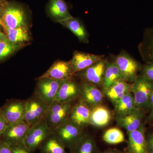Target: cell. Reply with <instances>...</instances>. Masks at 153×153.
Wrapping results in <instances>:
<instances>
[{
    "mask_svg": "<svg viewBox=\"0 0 153 153\" xmlns=\"http://www.w3.org/2000/svg\"><path fill=\"white\" fill-rule=\"evenodd\" d=\"M47 10L49 16L59 22L72 17L64 0H49Z\"/></svg>",
    "mask_w": 153,
    "mask_h": 153,
    "instance_id": "obj_18",
    "label": "cell"
},
{
    "mask_svg": "<svg viewBox=\"0 0 153 153\" xmlns=\"http://www.w3.org/2000/svg\"><path fill=\"white\" fill-rule=\"evenodd\" d=\"M82 128L68 120L53 131V134L65 148L73 149L84 135Z\"/></svg>",
    "mask_w": 153,
    "mask_h": 153,
    "instance_id": "obj_4",
    "label": "cell"
},
{
    "mask_svg": "<svg viewBox=\"0 0 153 153\" xmlns=\"http://www.w3.org/2000/svg\"><path fill=\"white\" fill-rule=\"evenodd\" d=\"M114 63L119 69L123 78L126 82H134L140 66L137 62L129 55L121 54L116 58Z\"/></svg>",
    "mask_w": 153,
    "mask_h": 153,
    "instance_id": "obj_10",
    "label": "cell"
},
{
    "mask_svg": "<svg viewBox=\"0 0 153 153\" xmlns=\"http://www.w3.org/2000/svg\"><path fill=\"white\" fill-rule=\"evenodd\" d=\"M91 110L90 107L80 100L71 109L69 119L73 123L82 128L90 124Z\"/></svg>",
    "mask_w": 153,
    "mask_h": 153,
    "instance_id": "obj_16",
    "label": "cell"
},
{
    "mask_svg": "<svg viewBox=\"0 0 153 153\" xmlns=\"http://www.w3.org/2000/svg\"><path fill=\"white\" fill-rule=\"evenodd\" d=\"M81 100L89 107H94L99 105L102 101L103 95L101 91L88 82H85L81 87Z\"/></svg>",
    "mask_w": 153,
    "mask_h": 153,
    "instance_id": "obj_17",
    "label": "cell"
},
{
    "mask_svg": "<svg viewBox=\"0 0 153 153\" xmlns=\"http://www.w3.org/2000/svg\"><path fill=\"white\" fill-rule=\"evenodd\" d=\"M106 62L101 60L82 70L80 76L88 83L94 85L102 84Z\"/></svg>",
    "mask_w": 153,
    "mask_h": 153,
    "instance_id": "obj_15",
    "label": "cell"
},
{
    "mask_svg": "<svg viewBox=\"0 0 153 153\" xmlns=\"http://www.w3.org/2000/svg\"><path fill=\"white\" fill-rule=\"evenodd\" d=\"M115 111L117 116L129 114L137 109L135 105L133 95L129 93L114 103Z\"/></svg>",
    "mask_w": 153,
    "mask_h": 153,
    "instance_id": "obj_23",
    "label": "cell"
},
{
    "mask_svg": "<svg viewBox=\"0 0 153 153\" xmlns=\"http://www.w3.org/2000/svg\"><path fill=\"white\" fill-rule=\"evenodd\" d=\"M6 35L11 42L15 44H23L30 40V36L27 27L11 29L4 27Z\"/></svg>",
    "mask_w": 153,
    "mask_h": 153,
    "instance_id": "obj_24",
    "label": "cell"
},
{
    "mask_svg": "<svg viewBox=\"0 0 153 153\" xmlns=\"http://www.w3.org/2000/svg\"><path fill=\"white\" fill-rule=\"evenodd\" d=\"M49 107L35 93L26 100L24 121L30 128L45 121Z\"/></svg>",
    "mask_w": 153,
    "mask_h": 153,
    "instance_id": "obj_2",
    "label": "cell"
},
{
    "mask_svg": "<svg viewBox=\"0 0 153 153\" xmlns=\"http://www.w3.org/2000/svg\"><path fill=\"white\" fill-rule=\"evenodd\" d=\"M146 41L144 43V57L149 62H153V30L148 33Z\"/></svg>",
    "mask_w": 153,
    "mask_h": 153,
    "instance_id": "obj_30",
    "label": "cell"
},
{
    "mask_svg": "<svg viewBox=\"0 0 153 153\" xmlns=\"http://www.w3.org/2000/svg\"><path fill=\"white\" fill-rule=\"evenodd\" d=\"M147 142L148 153H153V135L150 137Z\"/></svg>",
    "mask_w": 153,
    "mask_h": 153,
    "instance_id": "obj_35",
    "label": "cell"
},
{
    "mask_svg": "<svg viewBox=\"0 0 153 153\" xmlns=\"http://www.w3.org/2000/svg\"><path fill=\"white\" fill-rule=\"evenodd\" d=\"M25 101L20 100H10L0 107V113L8 125L24 120Z\"/></svg>",
    "mask_w": 153,
    "mask_h": 153,
    "instance_id": "obj_9",
    "label": "cell"
},
{
    "mask_svg": "<svg viewBox=\"0 0 153 153\" xmlns=\"http://www.w3.org/2000/svg\"><path fill=\"white\" fill-rule=\"evenodd\" d=\"M30 127L24 120L9 124L1 139L11 146L24 145Z\"/></svg>",
    "mask_w": 153,
    "mask_h": 153,
    "instance_id": "obj_7",
    "label": "cell"
},
{
    "mask_svg": "<svg viewBox=\"0 0 153 153\" xmlns=\"http://www.w3.org/2000/svg\"><path fill=\"white\" fill-rule=\"evenodd\" d=\"M22 44H15L8 39L0 41V60L8 57L21 47Z\"/></svg>",
    "mask_w": 153,
    "mask_h": 153,
    "instance_id": "obj_29",
    "label": "cell"
},
{
    "mask_svg": "<svg viewBox=\"0 0 153 153\" xmlns=\"http://www.w3.org/2000/svg\"><path fill=\"white\" fill-rule=\"evenodd\" d=\"M7 39V37L6 34H4L2 32L0 31V41H4V40Z\"/></svg>",
    "mask_w": 153,
    "mask_h": 153,
    "instance_id": "obj_36",
    "label": "cell"
},
{
    "mask_svg": "<svg viewBox=\"0 0 153 153\" xmlns=\"http://www.w3.org/2000/svg\"><path fill=\"white\" fill-rule=\"evenodd\" d=\"M65 148L53 133L43 143L42 151L43 153H66Z\"/></svg>",
    "mask_w": 153,
    "mask_h": 153,
    "instance_id": "obj_27",
    "label": "cell"
},
{
    "mask_svg": "<svg viewBox=\"0 0 153 153\" xmlns=\"http://www.w3.org/2000/svg\"><path fill=\"white\" fill-rule=\"evenodd\" d=\"M38 80L35 94L48 105L50 106L55 101L56 95L62 80L48 78H41Z\"/></svg>",
    "mask_w": 153,
    "mask_h": 153,
    "instance_id": "obj_8",
    "label": "cell"
},
{
    "mask_svg": "<svg viewBox=\"0 0 153 153\" xmlns=\"http://www.w3.org/2000/svg\"><path fill=\"white\" fill-rule=\"evenodd\" d=\"M3 7H0V26L2 27Z\"/></svg>",
    "mask_w": 153,
    "mask_h": 153,
    "instance_id": "obj_37",
    "label": "cell"
},
{
    "mask_svg": "<svg viewBox=\"0 0 153 153\" xmlns=\"http://www.w3.org/2000/svg\"><path fill=\"white\" fill-rule=\"evenodd\" d=\"M132 86L123 79H120L110 87L104 89V92L110 100L114 103L124 96L131 92Z\"/></svg>",
    "mask_w": 153,
    "mask_h": 153,
    "instance_id": "obj_19",
    "label": "cell"
},
{
    "mask_svg": "<svg viewBox=\"0 0 153 153\" xmlns=\"http://www.w3.org/2000/svg\"><path fill=\"white\" fill-rule=\"evenodd\" d=\"M150 106L151 108H152V112L151 114L153 113V91L152 93V95L151 96L150 98Z\"/></svg>",
    "mask_w": 153,
    "mask_h": 153,
    "instance_id": "obj_38",
    "label": "cell"
},
{
    "mask_svg": "<svg viewBox=\"0 0 153 153\" xmlns=\"http://www.w3.org/2000/svg\"><path fill=\"white\" fill-rule=\"evenodd\" d=\"M73 71L70 61H57L42 76L38 79L48 78L57 80H64L71 79Z\"/></svg>",
    "mask_w": 153,
    "mask_h": 153,
    "instance_id": "obj_11",
    "label": "cell"
},
{
    "mask_svg": "<svg viewBox=\"0 0 153 153\" xmlns=\"http://www.w3.org/2000/svg\"><path fill=\"white\" fill-rule=\"evenodd\" d=\"M53 133L52 130L44 121L30 128L24 145L30 152H34Z\"/></svg>",
    "mask_w": 153,
    "mask_h": 153,
    "instance_id": "obj_6",
    "label": "cell"
},
{
    "mask_svg": "<svg viewBox=\"0 0 153 153\" xmlns=\"http://www.w3.org/2000/svg\"><path fill=\"white\" fill-rule=\"evenodd\" d=\"M152 118H153V113L149 115V119H152Z\"/></svg>",
    "mask_w": 153,
    "mask_h": 153,
    "instance_id": "obj_41",
    "label": "cell"
},
{
    "mask_svg": "<svg viewBox=\"0 0 153 153\" xmlns=\"http://www.w3.org/2000/svg\"><path fill=\"white\" fill-rule=\"evenodd\" d=\"M129 153H148L147 142L143 125L136 130L128 132Z\"/></svg>",
    "mask_w": 153,
    "mask_h": 153,
    "instance_id": "obj_14",
    "label": "cell"
},
{
    "mask_svg": "<svg viewBox=\"0 0 153 153\" xmlns=\"http://www.w3.org/2000/svg\"><path fill=\"white\" fill-rule=\"evenodd\" d=\"M102 153H123L120 151L116 150H108Z\"/></svg>",
    "mask_w": 153,
    "mask_h": 153,
    "instance_id": "obj_39",
    "label": "cell"
},
{
    "mask_svg": "<svg viewBox=\"0 0 153 153\" xmlns=\"http://www.w3.org/2000/svg\"><path fill=\"white\" fill-rule=\"evenodd\" d=\"M136 108L141 110L150 106V98L153 91V81L143 75L137 76L132 86Z\"/></svg>",
    "mask_w": 153,
    "mask_h": 153,
    "instance_id": "obj_3",
    "label": "cell"
},
{
    "mask_svg": "<svg viewBox=\"0 0 153 153\" xmlns=\"http://www.w3.org/2000/svg\"><path fill=\"white\" fill-rule=\"evenodd\" d=\"M71 102H54L49 106L45 121L53 132L58 127L69 119L72 108Z\"/></svg>",
    "mask_w": 153,
    "mask_h": 153,
    "instance_id": "obj_5",
    "label": "cell"
},
{
    "mask_svg": "<svg viewBox=\"0 0 153 153\" xmlns=\"http://www.w3.org/2000/svg\"><path fill=\"white\" fill-rule=\"evenodd\" d=\"M8 125L7 121L4 117L0 113V139L4 132L5 131Z\"/></svg>",
    "mask_w": 153,
    "mask_h": 153,
    "instance_id": "obj_34",
    "label": "cell"
},
{
    "mask_svg": "<svg viewBox=\"0 0 153 153\" xmlns=\"http://www.w3.org/2000/svg\"><path fill=\"white\" fill-rule=\"evenodd\" d=\"M111 119V114L109 110L102 105L93 107L91 112L90 124L98 127L107 125Z\"/></svg>",
    "mask_w": 153,
    "mask_h": 153,
    "instance_id": "obj_21",
    "label": "cell"
},
{
    "mask_svg": "<svg viewBox=\"0 0 153 153\" xmlns=\"http://www.w3.org/2000/svg\"><path fill=\"white\" fill-rule=\"evenodd\" d=\"M142 114L140 110L136 109L129 114L117 116V121L118 125L130 132L136 130L141 126Z\"/></svg>",
    "mask_w": 153,
    "mask_h": 153,
    "instance_id": "obj_20",
    "label": "cell"
},
{
    "mask_svg": "<svg viewBox=\"0 0 153 153\" xmlns=\"http://www.w3.org/2000/svg\"><path fill=\"white\" fill-rule=\"evenodd\" d=\"M81 87L71 79L62 80L56 95L55 102H71L80 95Z\"/></svg>",
    "mask_w": 153,
    "mask_h": 153,
    "instance_id": "obj_12",
    "label": "cell"
},
{
    "mask_svg": "<svg viewBox=\"0 0 153 153\" xmlns=\"http://www.w3.org/2000/svg\"><path fill=\"white\" fill-rule=\"evenodd\" d=\"M7 2V0H0V7H3Z\"/></svg>",
    "mask_w": 153,
    "mask_h": 153,
    "instance_id": "obj_40",
    "label": "cell"
},
{
    "mask_svg": "<svg viewBox=\"0 0 153 153\" xmlns=\"http://www.w3.org/2000/svg\"><path fill=\"white\" fill-rule=\"evenodd\" d=\"M143 74L146 78L153 81V62H149L143 68Z\"/></svg>",
    "mask_w": 153,
    "mask_h": 153,
    "instance_id": "obj_31",
    "label": "cell"
},
{
    "mask_svg": "<svg viewBox=\"0 0 153 153\" xmlns=\"http://www.w3.org/2000/svg\"><path fill=\"white\" fill-rule=\"evenodd\" d=\"M0 153H12L11 145L0 140Z\"/></svg>",
    "mask_w": 153,
    "mask_h": 153,
    "instance_id": "obj_33",
    "label": "cell"
},
{
    "mask_svg": "<svg viewBox=\"0 0 153 153\" xmlns=\"http://www.w3.org/2000/svg\"><path fill=\"white\" fill-rule=\"evenodd\" d=\"M103 140L105 142L109 144H117L124 142V135L120 129L112 128L105 132Z\"/></svg>",
    "mask_w": 153,
    "mask_h": 153,
    "instance_id": "obj_28",
    "label": "cell"
},
{
    "mask_svg": "<svg viewBox=\"0 0 153 153\" xmlns=\"http://www.w3.org/2000/svg\"><path fill=\"white\" fill-rule=\"evenodd\" d=\"M30 11L25 5L8 1L3 7L2 27L15 29L27 27Z\"/></svg>",
    "mask_w": 153,
    "mask_h": 153,
    "instance_id": "obj_1",
    "label": "cell"
},
{
    "mask_svg": "<svg viewBox=\"0 0 153 153\" xmlns=\"http://www.w3.org/2000/svg\"><path fill=\"white\" fill-rule=\"evenodd\" d=\"M74 153H99L95 141L91 137L83 136L71 150Z\"/></svg>",
    "mask_w": 153,
    "mask_h": 153,
    "instance_id": "obj_26",
    "label": "cell"
},
{
    "mask_svg": "<svg viewBox=\"0 0 153 153\" xmlns=\"http://www.w3.org/2000/svg\"><path fill=\"white\" fill-rule=\"evenodd\" d=\"M60 23L69 29L80 41L84 42L87 41V33L78 19L72 17Z\"/></svg>",
    "mask_w": 153,
    "mask_h": 153,
    "instance_id": "obj_25",
    "label": "cell"
},
{
    "mask_svg": "<svg viewBox=\"0 0 153 153\" xmlns=\"http://www.w3.org/2000/svg\"><path fill=\"white\" fill-rule=\"evenodd\" d=\"M12 153H30V151L23 144H17L11 146Z\"/></svg>",
    "mask_w": 153,
    "mask_h": 153,
    "instance_id": "obj_32",
    "label": "cell"
},
{
    "mask_svg": "<svg viewBox=\"0 0 153 153\" xmlns=\"http://www.w3.org/2000/svg\"><path fill=\"white\" fill-rule=\"evenodd\" d=\"M103 56L75 52L70 61L73 74L82 71L102 60Z\"/></svg>",
    "mask_w": 153,
    "mask_h": 153,
    "instance_id": "obj_13",
    "label": "cell"
},
{
    "mask_svg": "<svg viewBox=\"0 0 153 153\" xmlns=\"http://www.w3.org/2000/svg\"><path fill=\"white\" fill-rule=\"evenodd\" d=\"M120 79L123 78L116 64L114 63H107L102 79V85L104 89L110 87Z\"/></svg>",
    "mask_w": 153,
    "mask_h": 153,
    "instance_id": "obj_22",
    "label": "cell"
}]
</instances>
